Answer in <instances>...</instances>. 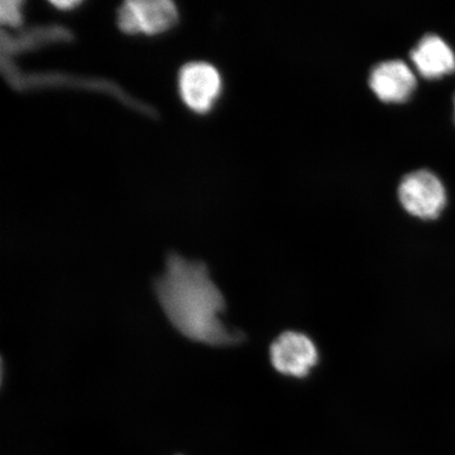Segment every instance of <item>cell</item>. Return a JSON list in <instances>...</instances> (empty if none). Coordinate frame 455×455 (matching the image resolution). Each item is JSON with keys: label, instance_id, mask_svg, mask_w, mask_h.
Wrapping results in <instances>:
<instances>
[{"label": "cell", "instance_id": "obj_1", "mask_svg": "<svg viewBox=\"0 0 455 455\" xmlns=\"http://www.w3.org/2000/svg\"><path fill=\"white\" fill-rule=\"evenodd\" d=\"M159 305L185 338L208 346L240 344L243 335L226 325V300L206 264L179 253L167 255L166 268L155 280Z\"/></svg>", "mask_w": 455, "mask_h": 455}, {"label": "cell", "instance_id": "obj_2", "mask_svg": "<svg viewBox=\"0 0 455 455\" xmlns=\"http://www.w3.org/2000/svg\"><path fill=\"white\" fill-rule=\"evenodd\" d=\"M398 197L409 214L426 220L439 218L447 204L445 187L429 170L406 175L398 187Z\"/></svg>", "mask_w": 455, "mask_h": 455}, {"label": "cell", "instance_id": "obj_3", "mask_svg": "<svg viewBox=\"0 0 455 455\" xmlns=\"http://www.w3.org/2000/svg\"><path fill=\"white\" fill-rule=\"evenodd\" d=\"M179 11L170 0H129L118 10V27L126 34L156 36L172 28Z\"/></svg>", "mask_w": 455, "mask_h": 455}, {"label": "cell", "instance_id": "obj_4", "mask_svg": "<svg viewBox=\"0 0 455 455\" xmlns=\"http://www.w3.org/2000/svg\"><path fill=\"white\" fill-rule=\"evenodd\" d=\"M315 341L308 335L286 331L270 347L272 366L278 373L290 378L304 379L320 361Z\"/></svg>", "mask_w": 455, "mask_h": 455}, {"label": "cell", "instance_id": "obj_5", "mask_svg": "<svg viewBox=\"0 0 455 455\" xmlns=\"http://www.w3.org/2000/svg\"><path fill=\"white\" fill-rule=\"evenodd\" d=\"M179 89L181 100L189 109L199 114L207 113L220 94V72L208 62H190L180 71Z\"/></svg>", "mask_w": 455, "mask_h": 455}, {"label": "cell", "instance_id": "obj_6", "mask_svg": "<svg viewBox=\"0 0 455 455\" xmlns=\"http://www.w3.org/2000/svg\"><path fill=\"white\" fill-rule=\"evenodd\" d=\"M370 87L380 100L403 102L411 99L417 88V78L406 62H380L370 74Z\"/></svg>", "mask_w": 455, "mask_h": 455}, {"label": "cell", "instance_id": "obj_7", "mask_svg": "<svg viewBox=\"0 0 455 455\" xmlns=\"http://www.w3.org/2000/svg\"><path fill=\"white\" fill-rule=\"evenodd\" d=\"M411 60L420 76L437 79L455 72V54L442 37L427 34L411 51Z\"/></svg>", "mask_w": 455, "mask_h": 455}, {"label": "cell", "instance_id": "obj_8", "mask_svg": "<svg viewBox=\"0 0 455 455\" xmlns=\"http://www.w3.org/2000/svg\"><path fill=\"white\" fill-rule=\"evenodd\" d=\"M72 33L68 28L60 26H44L33 28L19 37L2 36L3 53L9 56L28 52L44 45L70 42Z\"/></svg>", "mask_w": 455, "mask_h": 455}, {"label": "cell", "instance_id": "obj_9", "mask_svg": "<svg viewBox=\"0 0 455 455\" xmlns=\"http://www.w3.org/2000/svg\"><path fill=\"white\" fill-rule=\"evenodd\" d=\"M22 3L9 0L0 3V21L4 26L17 28L22 24Z\"/></svg>", "mask_w": 455, "mask_h": 455}, {"label": "cell", "instance_id": "obj_10", "mask_svg": "<svg viewBox=\"0 0 455 455\" xmlns=\"http://www.w3.org/2000/svg\"><path fill=\"white\" fill-rule=\"evenodd\" d=\"M51 4L59 10H71L81 4V2H77V0H60V2H52Z\"/></svg>", "mask_w": 455, "mask_h": 455}, {"label": "cell", "instance_id": "obj_11", "mask_svg": "<svg viewBox=\"0 0 455 455\" xmlns=\"http://www.w3.org/2000/svg\"><path fill=\"white\" fill-rule=\"evenodd\" d=\"M453 105H454V121H455V93H454V99H453Z\"/></svg>", "mask_w": 455, "mask_h": 455}]
</instances>
